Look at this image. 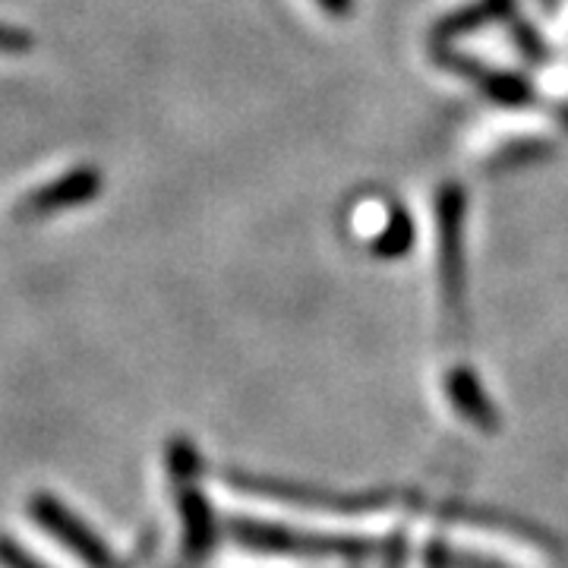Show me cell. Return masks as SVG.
Listing matches in <instances>:
<instances>
[{"instance_id": "obj_1", "label": "cell", "mask_w": 568, "mask_h": 568, "mask_svg": "<svg viewBox=\"0 0 568 568\" xmlns=\"http://www.w3.org/2000/svg\"><path fill=\"white\" fill-rule=\"evenodd\" d=\"M99 190H102V174L95 168H77V171L63 174L61 181L44 183L36 193H29L20 209L26 215H48V212L89 203L99 196Z\"/></svg>"}, {"instance_id": "obj_2", "label": "cell", "mask_w": 568, "mask_h": 568, "mask_svg": "<svg viewBox=\"0 0 568 568\" xmlns=\"http://www.w3.org/2000/svg\"><path fill=\"white\" fill-rule=\"evenodd\" d=\"M32 44H36V39L26 29L0 22V54H26Z\"/></svg>"}, {"instance_id": "obj_3", "label": "cell", "mask_w": 568, "mask_h": 568, "mask_svg": "<svg viewBox=\"0 0 568 568\" xmlns=\"http://www.w3.org/2000/svg\"><path fill=\"white\" fill-rule=\"evenodd\" d=\"M328 13H347L351 10V0H320Z\"/></svg>"}]
</instances>
